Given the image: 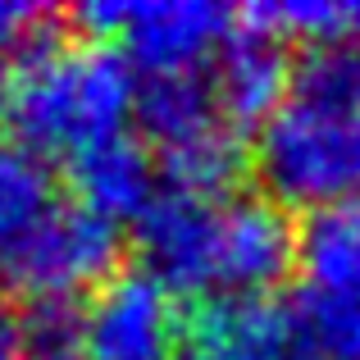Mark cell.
Returning <instances> with one entry per match:
<instances>
[{"label": "cell", "mask_w": 360, "mask_h": 360, "mask_svg": "<svg viewBox=\"0 0 360 360\" xmlns=\"http://www.w3.org/2000/svg\"><path fill=\"white\" fill-rule=\"evenodd\" d=\"M210 91L219 115L229 119L233 132L264 128L274 119V110L283 105L292 87V60L288 41L278 32H269L264 23H255L251 14H242V27H233V37L219 46V55L210 60Z\"/></svg>", "instance_id": "9c48e42d"}, {"label": "cell", "mask_w": 360, "mask_h": 360, "mask_svg": "<svg viewBox=\"0 0 360 360\" xmlns=\"http://www.w3.org/2000/svg\"><path fill=\"white\" fill-rule=\"evenodd\" d=\"M292 360H328V356H319V352H310V347H301V352L292 356Z\"/></svg>", "instance_id": "ac0fdd59"}, {"label": "cell", "mask_w": 360, "mask_h": 360, "mask_svg": "<svg viewBox=\"0 0 360 360\" xmlns=\"http://www.w3.org/2000/svg\"><path fill=\"white\" fill-rule=\"evenodd\" d=\"M137 105L128 60L101 41H64L46 32L0 64V128L5 141L41 155H82L119 137Z\"/></svg>", "instance_id": "6da1fadb"}, {"label": "cell", "mask_w": 360, "mask_h": 360, "mask_svg": "<svg viewBox=\"0 0 360 360\" xmlns=\"http://www.w3.org/2000/svg\"><path fill=\"white\" fill-rule=\"evenodd\" d=\"M5 269L27 306H73V297L115 278L119 224L82 210L78 201H55V210L5 255Z\"/></svg>", "instance_id": "5b68a950"}, {"label": "cell", "mask_w": 360, "mask_h": 360, "mask_svg": "<svg viewBox=\"0 0 360 360\" xmlns=\"http://www.w3.org/2000/svg\"><path fill=\"white\" fill-rule=\"evenodd\" d=\"M260 174L283 205L360 196V46L315 51L260 128Z\"/></svg>", "instance_id": "7a4b0ae2"}, {"label": "cell", "mask_w": 360, "mask_h": 360, "mask_svg": "<svg viewBox=\"0 0 360 360\" xmlns=\"http://www.w3.org/2000/svg\"><path fill=\"white\" fill-rule=\"evenodd\" d=\"M301 347L297 310L274 297H214L183 333V360H292Z\"/></svg>", "instance_id": "30bf717a"}, {"label": "cell", "mask_w": 360, "mask_h": 360, "mask_svg": "<svg viewBox=\"0 0 360 360\" xmlns=\"http://www.w3.org/2000/svg\"><path fill=\"white\" fill-rule=\"evenodd\" d=\"M219 219L224 196L160 192L137 219V251L146 274L165 283L174 297H210L219 288Z\"/></svg>", "instance_id": "52a82bcc"}, {"label": "cell", "mask_w": 360, "mask_h": 360, "mask_svg": "<svg viewBox=\"0 0 360 360\" xmlns=\"http://www.w3.org/2000/svg\"><path fill=\"white\" fill-rule=\"evenodd\" d=\"M69 178H73V196L82 210L101 214L110 224L123 219H141L155 201V160L137 137L119 132L105 137L96 146H87L82 155L69 160Z\"/></svg>", "instance_id": "7c38bea8"}, {"label": "cell", "mask_w": 360, "mask_h": 360, "mask_svg": "<svg viewBox=\"0 0 360 360\" xmlns=\"http://www.w3.org/2000/svg\"><path fill=\"white\" fill-rule=\"evenodd\" d=\"M18 360H82V315L73 306H27Z\"/></svg>", "instance_id": "9a60e30c"}, {"label": "cell", "mask_w": 360, "mask_h": 360, "mask_svg": "<svg viewBox=\"0 0 360 360\" xmlns=\"http://www.w3.org/2000/svg\"><path fill=\"white\" fill-rule=\"evenodd\" d=\"M137 115L146 141L160 150V165L174 192L192 196H229L242 174L238 132L214 105L205 73H174L146 78L137 87Z\"/></svg>", "instance_id": "3957f363"}, {"label": "cell", "mask_w": 360, "mask_h": 360, "mask_svg": "<svg viewBox=\"0 0 360 360\" xmlns=\"http://www.w3.org/2000/svg\"><path fill=\"white\" fill-rule=\"evenodd\" d=\"M73 23L87 41H119L123 60L137 64L146 78L196 73L233 37V14L205 0H150V5L91 0L73 9Z\"/></svg>", "instance_id": "277c9868"}, {"label": "cell", "mask_w": 360, "mask_h": 360, "mask_svg": "<svg viewBox=\"0 0 360 360\" xmlns=\"http://www.w3.org/2000/svg\"><path fill=\"white\" fill-rule=\"evenodd\" d=\"M301 301L360 310V196L319 205L297 242Z\"/></svg>", "instance_id": "8fae6325"}, {"label": "cell", "mask_w": 360, "mask_h": 360, "mask_svg": "<svg viewBox=\"0 0 360 360\" xmlns=\"http://www.w3.org/2000/svg\"><path fill=\"white\" fill-rule=\"evenodd\" d=\"M51 32V14L37 5H18V0H0V64L23 55L37 37Z\"/></svg>", "instance_id": "2e32d148"}, {"label": "cell", "mask_w": 360, "mask_h": 360, "mask_svg": "<svg viewBox=\"0 0 360 360\" xmlns=\"http://www.w3.org/2000/svg\"><path fill=\"white\" fill-rule=\"evenodd\" d=\"M51 210H55L51 169L32 150L0 141V251L9 255Z\"/></svg>", "instance_id": "4fadbf2b"}, {"label": "cell", "mask_w": 360, "mask_h": 360, "mask_svg": "<svg viewBox=\"0 0 360 360\" xmlns=\"http://www.w3.org/2000/svg\"><path fill=\"white\" fill-rule=\"evenodd\" d=\"M183 319L150 274H115L82 310V360H178Z\"/></svg>", "instance_id": "8992f818"}, {"label": "cell", "mask_w": 360, "mask_h": 360, "mask_svg": "<svg viewBox=\"0 0 360 360\" xmlns=\"http://www.w3.org/2000/svg\"><path fill=\"white\" fill-rule=\"evenodd\" d=\"M0 360H18V324H9L5 306H0Z\"/></svg>", "instance_id": "e0dca14e"}, {"label": "cell", "mask_w": 360, "mask_h": 360, "mask_svg": "<svg viewBox=\"0 0 360 360\" xmlns=\"http://www.w3.org/2000/svg\"><path fill=\"white\" fill-rule=\"evenodd\" d=\"M255 23L278 32L283 41H306L315 51L360 46V0H306V5H255Z\"/></svg>", "instance_id": "5bb4252c"}, {"label": "cell", "mask_w": 360, "mask_h": 360, "mask_svg": "<svg viewBox=\"0 0 360 360\" xmlns=\"http://www.w3.org/2000/svg\"><path fill=\"white\" fill-rule=\"evenodd\" d=\"M301 229L274 196H224L214 297H269L297 269Z\"/></svg>", "instance_id": "ba28073f"}]
</instances>
